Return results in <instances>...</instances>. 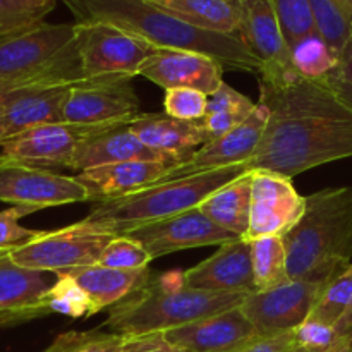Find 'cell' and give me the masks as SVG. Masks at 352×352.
Returning <instances> with one entry per match:
<instances>
[{"mask_svg":"<svg viewBox=\"0 0 352 352\" xmlns=\"http://www.w3.org/2000/svg\"><path fill=\"white\" fill-rule=\"evenodd\" d=\"M260 103L268 122L250 170L285 177L352 157V110L320 79L296 69L258 74Z\"/></svg>","mask_w":352,"mask_h":352,"instance_id":"1","label":"cell"},{"mask_svg":"<svg viewBox=\"0 0 352 352\" xmlns=\"http://www.w3.org/2000/svg\"><path fill=\"white\" fill-rule=\"evenodd\" d=\"M76 23H109L136 34L155 48L210 55L223 69L260 74L261 64L241 36L191 26L150 0H62Z\"/></svg>","mask_w":352,"mask_h":352,"instance_id":"2","label":"cell"},{"mask_svg":"<svg viewBox=\"0 0 352 352\" xmlns=\"http://www.w3.org/2000/svg\"><path fill=\"white\" fill-rule=\"evenodd\" d=\"M305 198V213L284 236L289 278L327 284L352 265V188Z\"/></svg>","mask_w":352,"mask_h":352,"instance_id":"3","label":"cell"},{"mask_svg":"<svg viewBox=\"0 0 352 352\" xmlns=\"http://www.w3.org/2000/svg\"><path fill=\"white\" fill-rule=\"evenodd\" d=\"M246 292H210L186 287L184 272L151 275L144 287L110 308L105 325L120 336L164 333L206 316L239 308Z\"/></svg>","mask_w":352,"mask_h":352,"instance_id":"4","label":"cell"},{"mask_svg":"<svg viewBox=\"0 0 352 352\" xmlns=\"http://www.w3.org/2000/svg\"><path fill=\"white\" fill-rule=\"evenodd\" d=\"M82 82L78 24H31L0 34V86L40 89Z\"/></svg>","mask_w":352,"mask_h":352,"instance_id":"5","label":"cell"},{"mask_svg":"<svg viewBox=\"0 0 352 352\" xmlns=\"http://www.w3.org/2000/svg\"><path fill=\"white\" fill-rule=\"evenodd\" d=\"M250 168L246 164L215 168L181 179H168L122 198L95 203L86 222L124 236L127 230L155 220L167 219L201 205L210 195L229 184Z\"/></svg>","mask_w":352,"mask_h":352,"instance_id":"6","label":"cell"},{"mask_svg":"<svg viewBox=\"0 0 352 352\" xmlns=\"http://www.w3.org/2000/svg\"><path fill=\"white\" fill-rule=\"evenodd\" d=\"M113 237V232L82 219L57 230H36L33 237L10 248V256L19 267L62 275L98 263Z\"/></svg>","mask_w":352,"mask_h":352,"instance_id":"7","label":"cell"},{"mask_svg":"<svg viewBox=\"0 0 352 352\" xmlns=\"http://www.w3.org/2000/svg\"><path fill=\"white\" fill-rule=\"evenodd\" d=\"M78 24V52L82 81H113L140 76L158 50L136 34L109 23Z\"/></svg>","mask_w":352,"mask_h":352,"instance_id":"8","label":"cell"},{"mask_svg":"<svg viewBox=\"0 0 352 352\" xmlns=\"http://www.w3.org/2000/svg\"><path fill=\"white\" fill-rule=\"evenodd\" d=\"M0 201L33 212L52 206L91 201L78 177L21 164L0 155Z\"/></svg>","mask_w":352,"mask_h":352,"instance_id":"9","label":"cell"},{"mask_svg":"<svg viewBox=\"0 0 352 352\" xmlns=\"http://www.w3.org/2000/svg\"><path fill=\"white\" fill-rule=\"evenodd\" d=\"M133 79L82 81L69 88L62 117L78 126H113L140 116Z\"/></svg>","mask_w":352,"mask_h":352,"instance_id":"10","label":"cell"},{"mask_svg":"<svg viewBox=\"0 0 352 352\" xmlns=\"http://www.w3.org/2000/svg\"><path fill=\"white\" fill-rule=\"evenodd\" d=\"M124 236L138 241L148 251L151 260L195 248L222 246L223 243L237 239L232 232L212 222L199 206L167 219L138 226L127 230Z\"/></svg>","mask_w":352,"mask_h":352,"instance_id":"11","label":"cell"},{"mask_svg":"<svg viewBox=\"0 0 352 352\" xmlns=\"http://www.w3.org/2000/svg\"><path fill=\"white\" fill-rule=\"evenodd\" d=\"M325 284L289 280L280 287L251 292L241 305L260 337L280 336L298 329L311 313L313 305Z\"/></svg>","mask_w":352,"mask_h":352,"instance_id":"12","label":"cell"},{"mask_svg":"<svg viewBox=\"0 0 352 352\" xmlns=\"http://www.w3.org/2000/svg\"><path fill=\"white\" fill-rule=\"evenodd\" d=\"M306 198L296 191L291 177L270 170H253L251 217L246 239L284 237L305 213Z\"/></svg>","mask_w":352,"mask_h":352,"instance_id":"13","label":"cell"},{"mask_svg":"<svg viewBox=\"0 0 352 352\" xmlns=\"http://www.w3.org/2000/svg\"><path fill=\"white\" fill-rule=\"evenodd\" d=\"M267 122V107L256 103V109L241 126L234 127L223 136L210 140L199 150H196L188 160L172 167L170 172L162 181L189 177V175L201 174V172L215 170V168L246 164L256 151L258 144L263 138Z\"/></svg>","mask_w":352,"mask_h":352,"instance_id":"14","label":"cell"},{"mask_svg":"<svg viewBox=\"0 0 352 352\" xmlns=\"http://www.w3.org/2000/svg\"><path fill=\"white\" fill-rule=\"evenodd\" d=\"M100 127L103 126H78L67 122L43 124L3 144L0 148V155L9 160L41 168H71L79 143Z\"/></svg>","mask_w":352,"mask_h":352,"instance_id":"15","label":"cell"},{"mask_svg":"<svg viewBox=\"0 0 352 352\" xmlns=\"http://www.w3.org/2000/svg\"><path fill=\"white\" fill-rule=\"evenodd\" d=\"M57 275L19 267L10 256V248L0 250V329L19 325L48 315L43 296L55 284Z\"/></svg>","mask_w":352,"mask_h":352,"instance_id":"16","label":"cell"},{"mask_svg":"<svg viewBox=\"0 0 352 352\" xmlns=\"http://www.w3.org/2000/svg\"><path fill=\"white\" fill-rule=\"evenodd\" d=\"M223 65L210 55L189 50L158 48L146 60L140 76L167 89L192 88L212 95L223 85Z\"/></svg>","mask_w":352,"mask_h":352,"instance_id":"17","label":"cell"},{"mask_svg":"<svg viewBox=\"0 0 352 352\" xmlns=\"http://www.w3.org/2000/svg\"><path fill=\"white\" fill-rule=\"evenodd\" d=\"M184 284L210 292H254L251 241L237 237L223 243L217 253L184 272Z\"/></svg>","mask_w":352,"mask_h":352,"instance_id":"18","label":"cell"},{"mask_svg":"<svg viewBox=\"0 0 352 352\" xmlns=\"http://www.w3.org/2000/svg\"><path fill=\"white\" fill-rule=\"evenodd\" d=\"M131 122V120H129ZM150 160V162H167V164L179 165L181 160L170 155L158 153L148 148L133 131L127 122L103 126L93 131L89 136L79 143L72 158V170H89V168L102 167V165L120 164V162Z\"/></svg>","mask_w":352,"mask_h":352,"instance_id":"19","label":"cell"},{"mask_svg":"<svg viewBox=\"0 0 352 352\" xmlns=\"http://www.w3.org/2000/svg\"><path fill=\"white\" fill-rule=\"evenodd\" d=\"M164 337L172 346L189 352H232L258 333L239 306L168 330Z\"/></svg>","mask_w":352,"mask_h":352,"instance_id":"20","label":"cell"},{"mask_svg":"<svg viewBox=\"0 0 352 352\" xmlns=\"http://www.w3.org/2000/svg\"><path fill=\"white\" fill-rule=\"evenodd\" d=\"M241 40L260 60V72H282L294 69L292 52L282 33L274 0H243Z\"/></svg>","mask_w":352,"mask_h":352,"instance_id":"21","label":"cell"},{"mask_svg":"<svg viewBox=\"0 0 352 352\" xmlns=\"http://www.w3.org/2000/svg\"><path fill=\"white\" fill-rule=\"evenodd\" d=\"M71 86L24 89L2 103L0 105V148L33 127L64 122L62 110H64Z\"/></svg>","mask_w":352,"mask_h":352,"instance_id":"22","label":"cell"},{"mask_svg":"<svg viewBox=\"0 0 352 352\" xmlns=\"http://www.w3.org/2000/svg\"><path fill=\"white\" fill-rule=\"evenodd\" d=\"M172 167L175 165L167 164V162H120V164L102 165V167L82 170L76 177L88 189L91 201L100 203L107 199L122 198V196L150 188L160 182Z\"/></svg>","mask_w":352,"mask_h":352,"instance_id":"23","label":"cell"},{"mask_svg":"<svg viewBox=\"0 0 352 352\" xmlns=\"http://www.w3.org/2000/svg\"><path fill=\"white\" fill-rule=\"evenodd\" d=\"M127 126L148 148L181 162L188 160L196 150L212 140L201 120L191 122L174 119L165 112L140 113L127 122Z\"/></svg>","mask_w":352,"mask_h":352,"instance_id":"24","label":"cell"},{"mask_svg":"<svg viewBox=\"0 0 352 352\" xmlns=\"http://www.w3.org/2000/svg\"><path fill=\"white\" fill-rule=\"evenodd\" d=\"M79 285L89 296L95 308V315L102 309L119 305L131 294L140 291L151 278L150 268L144 270H117V268L103 267V265H89V267L76 268L69 272Z\"/></svg>","mask_w":352,"mask_h":352,"instance_id":"25","label":"cell"},{"mask_svg":"<svg viewBox=\"0 0 352 352\" xmlns=\"http://www.w3.org/2000/svg\"><path fill=\"white\" fill-rule=\"evenodd\" d=\"M184 23L212 33L236 34L243 26V0H150Z\"/></svg>","mask_w":352,"mask_h":352,"instance_id":"26","label":"cell"},{"mask_svg":"<svg viewBox=\"0 0 352 352\" xmlns=\"http://www.w3.org/2000/svg\"><path fill=\"white\" fill-rule=\"evenodd\" d=\"M251 179L253 170L239 175L229 184L217 189L199 205L212 222L237 237H246L251 217Z\"/></svg>","mask_w":352,"mask_h":352,"instance_id":"27","label":"cell"},{"mask_svg":"<svg viewBox=\"0 0 352 352\" xmlns=\"http://www.w3.org/2000/svg\"><path fill=\"white\" fill-rule=\"evenodd\" d=\"M254 109H256V103L223 82L215 93L208 96V110L201 122L213 140L241 126L253 113Z\"/></svg>","mask_w":352,"mask_h":352,"instance_id":"28","label":"cell"},{"mask_svg":"<svg viewBox=\"0 0 352 352\" xmlns=\"http://www.w3.org/2000/svg\"><path fill=\"white\" fill-rule=\"evenodd\" d=\"M254 292H265L287 284V251L284 237L268 236L251 241Z\"/></svg>","mask_w":352,"mask_h":352,"instance_id":"29","label":"cell"},{"mask_svg":"<svg viewBox=\"0 0 352 352\" xmlns=\"http://www.w3.org/2000/svg\"><path fill=\"white\" fill-rule=\"evenodd\" d=\"M316 33L340 55L352 38V14L344 0H309Z\"/></svg>","mask_w":352,"mask_h":352,"instance_id":"30","label":"cell"},{"mask_svg":"<svg viewBox=\"0 0 352 352\" xmlns=\"http://www.w3.org/2000/svg\"><path fill=\"white\" fill-rule=\"evenodd\" d=\"M43 308L47 313L69 316V318H89L95 308L85 289L67 274L57 275V280L43 296Z\"/></svg>","mask_w":352,"mask_h":352,"instance_id":"31","label":"cell"},{"mask_svg":"<svg viewBox=\"0 0 352 352\" xmlns=\"http://www.w3.org/2000/svg\"><path fill=\"white\" fill-rule=\"evenodd\" d=\"M352 306V265L327 282L320 291L308 318L336 327Z\"/></svg>","mask_w":352,"mask_h":352,"instance_id":"32","label":"cell"},{"mask_svg":"<svg viewBox=\"0 0 352 352\" xmlns=\"http://www.w3.org/2000/svg\"><path fill=\"white\" fill-rule=\"evenodd\" d=\"M43 352H131V336L102 330L65 332L55 337Z\"/></svg>","mask_w":352,"mask_h":352,"instance_id":"33","label":"cell"},{"mask_svg":"<svg viewBox=\"0 0 352 352\" xmlns=\"http://www.w3.org/2000/svg\"><path fill=\"white\" fill-rule=\"evenodd\" d=\"M291 52L294 69L305 78L322 79L339 64V55L318 33L299 41Z\"/></svg>","mask_w":352,"mask_h":352,"instance_id":"34","label":"cell"},{"mask_svg":"<svg viewBox=\"0 0 352 352\" xmlns=\"http://www.w3.org/2000/svg\"><path fill=\"white\" fill-rule=\"evenodd\" d=\"M275 12L289 48H294L305 38L316 33L309 0H274Z\"/></svg>","mask_w":352,"mask_h":352,"instance_id":"35","label":"cell"},{"mask_svg":"<svg viewBox=\"0 0 352 352\" xmlns=\"http://www.w3.org/2000/svg\"><path fill=\"white\" fill-rule=\"evenodd\" d=\"M57 0H0V34L43 23Z\"/></svg>","mask_w":352,"mask_h":352,"instance_id":"36","label":"cell"},{"mask_svg":"<svg viewBox=\"0 0 352 352\" xmlns=\"http://www.w3.org/2000/svg\"><path fill=\"white\" fill-rule=\"evenodd\" d=\"M151 261L148 251L133 237L116 236L103 250L98 263L117 270H144Z\"/></svg>","mask_w":352,"mask_h":352,"instance_id":"37","label":"cell"},{"mask_svg":"<svg viewBox=\"0 0 352 352\" xmlns=\"http://www.w3.org/2000/svg\"><path fill=\"white\" fill-rule=\"evenodd\" d=\"M208 110V95L192 88L167 89L164 98V112L174 119L199 122Z\"/></svg>","mask_w":352,"mask_h":352,"instance_id":"38","label":"cell"},{"mask_svg":"<svg viewBox=\"0 0 352 352\" xmlns=\"http://www.w3.org/2000/svg\"><path fill=\"white\" fill-rule=\"evenodd\" d=\"M344 337L333 325L313 318H306L294 329L298 349L305 352H333L342 344Z\"/></svg>","mask_w":352,"mask_h":352,"instance_id":"39","label":"cell"},{"mask_svg":"<svg viewBox=\"0 0 352 352\" xmlns=\"http://www.w3.org/2000/svg\"><path fill=\"white\" fill-rule=\"evenodd\" d=\"M320 81L325 82L352 110V38L347 41L346 48L340 52L337 67L327 76H323Z\"/></svg>","mask_w":352,"mask_h":352,"instance_id":"40","label":"cell"},{"mask_svg":"<svg viewBox=\"0 0 352 352\" xmlns=\"http://www.w3.org/2000/svg\"><path fill=\"white\" fill-rule=\"evenodd\" d=\"M30 213H33V210L24 206H10L0 212V250L17 246L36 234V230L26 229L19 223V219Z\"/></svg>","mask_w":352,"mask_h":352,"instance_id":"41","label":"cell"},{"mask_svg":"<svg viewBox=\"0 0 352 352\" xmlns=\"http://www.w3.org/2000/svg\"><path fill=\"white\" fill-rule=\"evenodd\" d=\"M232 352H299L294 339V330L272 337H254L250 342Z\"/></svg>","mask_w":352,"mask_h":352,"instance_id":"42","label":"cell"},{"mask_svg":"<svg viewBox=\"0 0 352 352\" xmlns=\"http://www.w3.org/2000/svg\"><path fill=\"white\" fill-rule=\"evenodd\" d=\"M143 352H189V351L181 349V347L177 346H172V344H168L167 340H165L164 333H157L153 342H151V346Z\"/></svg>","mask_w":352,"mask_h":352,"instance_id":"43","label":"cell"},{"mask_svg":"<svg viewBox=\"0 0 352 352\" xmlns=\"http://www.w3.org/2000/svg\"><path fill=\"white\" fill-rule=\"evenodd\" d=\"M336 329L339 330V332L342 333V336H346V333L352 332V306H351L349 309H347L346 315H344L342 318L339 320V323H337V325H336Z\"/></svg>","mask_w":352,"mask_h":352,"instance_id":"44","label":"cell"},{"mask_svg":"<svg viewBox=\"0 0 352 352\" xmlns=\"http://www.w3.org/2000/svg\"><path fill=\"white\" fill-rule=\"evenodd\" d=\"M19 91H24V89H10L6 88V86H0V105L12 98V96H16Z\"/></svg>","mask_w":352,"mask_h":352,"instance_id":"45","label":"cell"},{"mask_svg":"<svg viewBox=\"0 0 352 352\" xmlns=\"http://www.w3.org/2000/svg\"><path fill=\"white\" fill-rule=\"evenodd\" d=\"M333 352H352V332L346 333L342 344H340V346L337 347V349Z\"/></svg>","mask_w":352,"mask_h":352,"instance_id":"46","label":"cell"},{"mask_svg":"<svg viewBox=\"0 0 352 352\" xmlns=\"http://www.w3.org/2000/svg\"><path fill=\"white\" fill-rule=\"evenodd\" d=\"M344 3H346L347 9H349L351 14H352V0H344Z\"/></svg>","mask_w":352,"mask_h":352,"instance_id":"47","label":"cell"},{"mask_svg":"<svg viewBox=\"0 0 352 352\" xmlns=\"http://www.w3.org/2000/svg\"><path fill=\"white\" fill-rule=\"evenodd\" d=\"M299 352H305V351H299Z\"/></svg>","mask_w":352,"mask_h":352,"instance_id":"48","label":"cell"}]
</instances>
